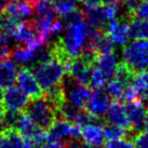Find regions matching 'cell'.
<instances>
[{"instance_id":"cell-29","label":"cell","mask_w":148,"mask_h":148,"mask_svg":"<svg viewBox=\"0 0 148 148\" xmlns=\"http://www.w3.org/2000/svg\"><path fill=\"white\" fill-rule=\"evenodd\" d=\"M123 91H124V86L122 83H120L118 80H116V79H112L110 82L107 84V88H106L107 94L109 95L110 99H115V101L122 99Z\"/></svg>"},{"instance_id":"cell-25","label":"cell","mask_w":148,"mask_h":148,"mask_svg":"<svg viewBox=\"0 0 148 148\" xmlns=\"http://www.w3.org/2000/svg\"><path fill=\"white\" fill-rule=\"evenodd\" d=\"M129 131L124 130L122 127H117L111 123H103V135L104 140H116L125 137L127 135Z\"/></svg>"},{"instance_id":"cell-7","label":"cell","mask_w":148,"mask_h":148,"mask_svg":"<svg viewBox=\"0 0 148 148\" xmlns=\"http://www.w3.org/2000/svg\"><path fill=\"white\" fill-rule=\"evenodd\" d=\"M80 137L81 127L62 118H56V120L48 130V138L50 142H61Z\"/></svg>"},{"instance_id":"cell-2","label":"cell","mask_w":148,"mask_h":148,"mask_svg":"<svg viewBox=\"0 0 148 148\" xmlns=\"http://www.w3.org/2000/svg\"><path fill=\"white\" fill-rule=\"evenodd\" d=\"M29 69L43 92L61 86L65 76L64 62L56 56L45 63H35Z\"/></svg>"},{"instance_id":"cell-9","label":"cell","mask_w":148,"mask_h":148,"mask_svg":"<svg viewBox=\"0 0 148 148\" xmlns=\"http://www.w3.org/2000/svg\"><path fill=\"white\" fill-rule=\"evenodd\" d=\"M110 104V97L107 94L106 91H104L103 89H96L93 92H91L84 110L95 118L102 119V117L106 115Z\"/></svg>"},{"instance_id":"cell-14","label":"cell","mask_w":148,"mask_h":148,"mask_svg":"<svg viewBox=\"0 0 148 148\" xmlns=\"http://www.w3.org/2000/svg\"><path fill=\"white\" fill-rule=\"evenodd\" d=\"M124 108H125V112H127V118L131 123L132 131L134 133L140 132L143 129L145 118H146L148 111L144 103L140 99L133 101V102H127Z\"/></svg>"},{"instance_id":"cell-41","label":"cell","mask_w":148,"mask_h":148,"mask_svg":"<svg viewBox=\"0 0 148 148\" xmlns=\"http://www.w3.org/2000/svg\"><path fill=\"white\" fill-rule=\"evenodd\" d=\"M4 112H5V109H4L3 106L0 104V130H2V121H3Z\"/></svg>"},{"instance_id":"cell-12","label":"cell","mask_w":148,"mask_h":148,"mask_svg":"<svg viewBox=\"0 0 148 148\" xmlns=\"http://www.w3.org/2000/svg\"><path fill=\"white\" fill-rule=\"evenodd\" d=\"M81 137L84 148H101L104 146L103 122L96 121L81 127Z\"/></svg>"},{"instance_id":"cell-24","label":"cell","mask_w":148,"mask_h":148,"mask_svg":"<svg viewBox=\"0 0 148 148\" xmlns=\"http://www.w3.org/2000/svg\"><path fill=\"white\" fill-rule=\"evenodd\" d=\"M11 55H12L13 60L18 64L28 65L30 63H33L34 61H36L37 52L28 48L27 45H24V47H18V48L12 50Z\"/></svg>"},{"instance_id":"cell-44","label":"cell","mask_w":148,"mask_h":148,"mask_svg":"<svg viewBox=\"0 0 148 148\" xmlns=\"http://www.w3.org/2000/svg\"><path fill=\"white\" fill-rule=\"evenodd\" d=\"M2 97H3V91H2V88H0V104L2 102Z\"/></svg>"},{"instance_id":"cell-16","label":"cell","mask_w":148,"mask_h":148,"mask_svg":"<svg viewBox=\"0 0 148 148\" xmlns=\"http://www.w3.org/2000/svg\"><path fill=\"white\" fill-rule=\"evenodd\" d=\"M106 120L108 123L115 124L117 127H122L129 132L132 131L131 123H130V120L125 112V108L123 105H121L120 101H116L112 104H110V106L106 112Z\"/></svg>"},{"instance_id":"cell-39","label":"cell","mask_w":148,"mask_h":148,"mask_svg":"<svg viewBox=\"0 0 148 148\" xmlns=\"http://www.w3.org/2000/svg\"><path fill=\"white\" fill-rule=\"evenodd\" d=\"M83 3L86 8H92V7H96L102 3V0H80Z\"/></svg>"},{"instance_id":"cell-28","label":"cell","mask_w":148,"mask_h":148,"mask_svg":"<svg viewBox=\"0 0 148 148\" xmlns=\"http://www.w3.org/2000/svg\"><path fill=\"white\" fill-rule=\"evenodd\" d=\"M80 0H53V5L55 12L58 14H66V13L77 9Z\"/></svg>"},{"instance_id":"cell-3","label":"cell","mask_w":148,"mask_h":148,"mask_svg":"<svg viewBox=\"0 0 148 148\" xmlns=\"http://www.w3.org/2000/svg\"><path fill=\"white\" fill-rule=\"evenodd\" d=\"M24 111L38 127L45 131L49 130L58 118L55 107L45 99L43 94L40 97L32 99Z\"/></svg>"},{"instance_id":"cell-8","label":"cell","mask_w":148,"mask_h":148,"mask_svg":"<svg viewBox=\"0 0 148 148\" xmlns=\"http://www.w3.org/2000/svg\"><path fill=\"white\" fill-rule=\"evenodd\" d=\"M65 75L69 76L75 81L82 86H88L90 82L91 73L94 66L84 61L81 56L67 60L64 63Z\"/></svg>"},{"instance_id":"cell-5","label":"cell","mask_w":148,"mask_h":148,"mask_svg":"<svg viewBox=\"0 0 148 148\" xmlns=\"http://www.w3.org/2000/svg\"><path fill=\"white\" fill-rule=\"evenodd\" d=\"M84 18H86L88 24L91 27L105 30L108 22L118 17L119 5L114 4H104L96 5L92 8H86L84 11Z\"/></svg>"},{"instance_id":"cell-32","label":"cell","mask_w":148,"mask_h":148,"mask_svg":"<svg viewBox=\"0 0 148 148\" xmlns=\"http://www.w3.org/2000/svg\"><path fill=\"white\" fill-rule=\"evenodd\" d=\"M30 140L33 142L34 146H42V145H45L49 138H48V132L45 131V130H42L40 127H37V130L35 131L32 137H30Z\"/></svg>"},{"instance_id":"cell-17","label":"cell","mask_w":148,"mask_h":148,"mask_svg":"<svg viewBox=\"0 0 148 148\" xmlns=\"http://www.w3.org/2000/svg\"><path fill=\"white\" fill-rule=\"evenodd\" d=\"M2 133V143L0 148H34L33 142L30 138H25L20 135L14 129L3 127Z\"/></svg>"},{"instance_id":"cell-35","label":"cell","mask_w":148,"mask_h":148,"mask_svg":"<svg viewBox=\"0 0 148 148\" xmlns=\"http://www.w3.org/2000/svg\"><path fill=\"white\" fill-rule=\"evenodd\" d=\"M143 0H123V9L125 13H127L131 17H134L136 9L140 7Z\"/></svg>"},{"instance_id":"cell-1","label":"cell","mask_w":148,"mask_h":148,"mask_svg":"<svg viewBox=\"0 0 148 148\" xmlns=\"http://www.w3.org/2000/svg\"><path fill=\"white\" fill-rule=\"evenodd\" d=\"M90 29L91 26L84 22L69 26L65 35L51 47L54 55L64 63L67 60L79 58L86 48Z\"/></svg>"},{"instance_id":"cell-23","label":"cell","mask_w":148,"mask_h":148,"mask_svg":"<svg viewBox=\"0 0 148 148\" xmlns=\"http://www.w3.org/2000/svg\"><path fill=\"white\" fill-rule=\"evenodd\" d=\"M131 84L138 92L142 102H148V71H140L133 75Z\"/></svg>"},{"instance_id":"cell-18","label":"cell","mask_w":148,"mask_h":148,"mask_svg":"<svg viewBox=\"0 0 148 148\" xmlns=\"http://www.w3.org/2000/svg\"><path fill=\"white\" fill-rule=\"evenodd\" d=\"M37 35V28L35 21H23L16 26L11 37L22 45H26L29 41H32Z\"/></svg>"},{"instance_id":"cell-20","label":"cell","mask_w":148,"mask_h":148,"mask_svg":"<svg viewBox=\"0 0 148 148\" xmlns=\"http://www.w3.org/2000/svg\"><path fill=\"white\" fill-rule=\"evenodd\" d=\"M17 69L13 61L5 58L0 62V88H8L16 80Z\"/></svg>"},{"instance_id":"cell-33","label":"cell","mask_w":148,"mask_h":148,"mask_svg":"<svg viewBox=\"0 0 148 148\" xmlns=\"http://www.w3.org/2000/svg\"><path fill=\"white\" fill-rule=\"evenodd\" d=\"M134 148H148V133L146 132H137L132 137Z\"/></svg>"},{"instance_id":"cell-21","label":"cell","mask_w":148,"mask_h":148,"mask_svg":"<svg viewBox=\"0 0 148 148\" xmlns=\"http://www.w3.org/2000/svg\"><path fill=\"white\" fill-rule=\"evenodd\" d=\"M37 127H38L34 123L33 120L29 118L28 115L25 111H22V112L18 114L14 130L20 135H22L25 138H30L32 135L35 133V131L37 130Z\"/></svg>"},{"instance_id":"cell-11","label":"cell","mask_w":148,"mask_h":148,"mask_svg":"<svg viewBox=\"0 0 148 148\" xmlns=\"http://www.w3.org/2000/svg\"><path fill=\"white\" fill-rule=\"evenodd\" d=\"M15 81L18 84V88L30 99H37L43 94V91L38 81L27 67H21L20 70H17Z\"/></svg>"},{"instance_id":"cell-30","label":"cell","mask_w":148,"mask_h":148,"mask_svg":"<svg viewBox=\"0 0 148 148\" xmlns=\"http://www.w3.org/2000/svg\"><path fill=\"white\" fill-rule=\"evenodd\" d=\"M106 82L107 79L103 75V73L99 69H97V68H93L92 73H91L90 82H89L91 88L94 89V90H96V89H103L104 86L106 84Z\"/></svg>"},{"instance_id":"cell-13","label":"cell","mask_w":148,"mask_h":148,"mask_svg":"<svg viewBox=\"0 0 148 148\" xmlns=\"http://www.w3.org/2000/svg\"><path fill=\"white\" fill-rule=\"evenodd\" d=\"M129 21L125 18L116 17L108 22L106 27L107 34L115 45L124 47L129 41Z\"/></svg>"},{"instance_id":"cell-42","label":"cell","mask_w":148,"mask_h":148,"mask_svg":"<svg viewBox=\"0 0 148 148\" xmlns=\"http://www.w3.org/2000/svg\"><path fill=\"white\" fill-rule=\"evenodd\" d=\"M9 0H0V14L4 11V8H5V4Z\"/></svg>"},{"instance_id":"cell-34","label":"cell","mask_w":148,"mask_h":148,"mask_svg":"<svg viewBox=\"0 0 148 148\" xmlns=\"http://www.w3.org/2000/svg\"><path fill=\"white\" fill-rule=\"evenodd\" d=\"M122 99H124L127 102H133V101L140 99V95H138V92L136 91L135 88L130 83V84H127V86H124Z\"/></svg>"},{"instance_id":"cell-4","label":"cell","mask_w":148,"mask_h":148,"mask_svg":"<svg viewBox=\"0 0 148 148\" xmlns=\"http://www.w3.org/2000/svg\"><path fill=\"white\" fill-rule=\"evenodd\" d=\"M123 63L135 74L148 68V39L135 40L123 50Z\"/></svg>"},{"instance_id":"cell-6","label":"cell","mask_w":148,"mask_h":148,"mask_svg":"<svg viewBox=\"0 0 148 148\" xmlns=\"http://www.w3.org/2000/svg\"><path fill=\"white\" fill-rule=\"evenodd\" d=\"M62 86L65 93L66 102L77 109H84L86 102L91 95L90 88H88V86L79 84L67 75L65 79L63 78Z\"/></svg>"},{"instance_id":"cell-22","label":"cell","mask_w":148,"mask_h":148,"mask_svg":"<svg viewBox=\"0 0 148 148\" xmlns=\"http://www.w3.org/2000/svg\"><path fill=\"white\" fill-rule=\"evenodd\" d=\"M129 36L134 40L148 39V21L132 17L129 21Z\"/></svg>"},{"instance_id":"cell-36","label":"cell","mask_w":148,"mask_h":148,"mask_svg":"<svg viewBox=\"0 0 148 148\" xmlns=\"http://www.w3.org/2000/svg\"><path fill=\"white\" fill-rule=\"evenodd\" d=\"M134 16L137 18H142V20H146L148 21V0H143L140 7L136 9Z\"/></svg>"},{"instance_id":"cell-37","label":"cell","mask_w":148,"mask_h":148,"mask_svg":"<svg viewBox=\"0 0 148 148\" xmlns=\"http://www.w3.org/2000/svg\"><path fill=\"white\" fill-rule=\"evenodd\" d=\"M65 148H84V144L78 138H70L64 142Z\"/></svg>"},{"instance_id":"cell-15","label":"cell","mask_w":148,"mask_h":148,"mask_svg":"<svg viewBox=\"0 0 148 148\" xmlns=\"http://www.w3.org/2000/svg\"><path fill=\"white\" fill-rule=\"evenodd\" d=\"M18 22L27 21L34 14V7L32 0H9L4 11Z\"/></svg>"},{"instance_id":"cell-43","label":"cell","mask_w":148,"mask_h":148,"mask_svg":"<svg viewBox=\"0 0 148 148\" xmlns=\"http://www.w3.org/2000/svg\"><path fill=\"white\" fill-rule=\"evenodd\" d=\"M143 127H144V132L148 133V111H147V115H146V118H145V122Z\"/></svg>"},{"instance_id":"cell-26","label":"cell","mask_w":148,"mask_h":148,"mask_svg":"<svg viewBox=\"0 0 148 148\" xmlns=\"http://www.w3.org/2000/svg\"><path fill=\"white\" fill-rule=\"evenodd\" d=\"M133 75H134V73L124 63H118L115 75H114V79L118 80L120 83H122L124 86H127V84L131 83Z\"/></svg>"},{"instance_id":"cell-10","label":"cell","mask_w":148,"mask_h":148,"mask_svg":"<svg viewBox=\"0 0 148 148\" xmlns=\"http://www.w3.org/2000/svg\"><path fill=\"white\" fill-rule=\"evenodd\" d=\"M29 103V97L18 86H10L5 88L2 97V106L5 110L21 112Z\"/></svg>"},{"instance_id":"cell-40","label":"cell","mask_w":148,"mask_h":148,"mask_svg":"<svg viewBox=\"0 0 148 148\" xmlns=\"http://www.w3.org/2000/svg\"><path fill=\"white\" fill-rule=\"evenodd\" d=\"M104 4H114V5H120L122 4L123 0H102Z\"/></svg>"},{"instance_id":"cell-19","label":"cell","mask_w":148,"mask_h":148,"mask_svg":"<svg viewBox=\"0 0 148 148\" xmlns=\"http://www.w3.org/2000/svg\"><path fill=\"white\" fill-rule=\"evenodd\" d=\"M117 65H118V58L115 53L111 52L106 54H99L96 56L94 66H96V68L103 73V75L108 80L114 77Z\"/></svg>"},{"instance_id":"cell-27","label":"cell","mask_w":148,"mask_h":148,"mask_svg":"<svg viewBox=\"0 0 148 148\" xmlns=\"http://www.w3.org/2000/svg\"><path fill=\"white\" fill-rule=\"evenodd\" d=\"M83 20H84V13H83V11L75 9V10L66 13V14H63L61 22L63 23L64 27L65 26L66 27H69V26L81 23V22H83Z\"/></svg>"},{"instance_id":"cell-38","label":"cell","mask_w":148,"mask_h":148,"mask_svg":"<svg viewBox=\"0 0 148 148\" xmlns=\"http://www.w3.org/2000/svg\"><path fill=\"white\" fill-rule=\"evenodd\" d=\"M41 148H65V144L63 142H47L42 145Z\"/></svg>"},{"instance_id":"cell-31","label":"cell","mask_w":148,"mask_h":148,"mask_svg":"<svg viewBox=\"0 0 148 148\" xmlns=\"http://www.w3.org/2000/svg\"><path fill=\"white\" fill-rule=\"evenodd\" d=\"M105 148H134V144L132 138L122 137L116 140H108L106 144L104 145Z\"/></svg>"}]
</instances>
